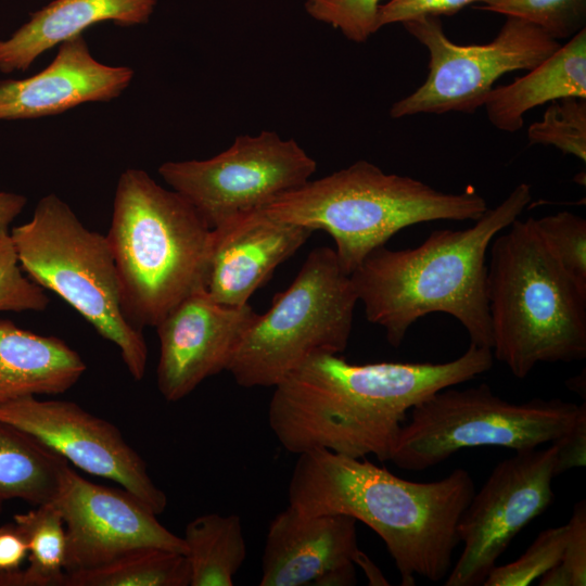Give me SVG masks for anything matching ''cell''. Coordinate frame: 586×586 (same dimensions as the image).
Segmentation results:
<instances>
[{
    "label": "cell",
    "mask_w": 586,
    "mask_h": 586,
    "mask_svg": "<svg viewBox=\"0 0 586 586\" xmlns=\"http://www.w3.org/2000/svg\"><path fill=\"white\" fill-rule=\"evenodd\" d=\"M494 364L474 344L446 362L351 364L320 353L273 386L269 426L291 454L326 449L388 461L408 410L434 393L470 381Z\"/></svg>",
    "instance_id": "6da1fadb"
},
{
    "label": "cell",
    "mask_w": 586,
    "mask_h": 586,
    "mask_svg": "<svg viewBox=\"0 0 586 586\" xmlns=\"http://www.w3.org/2000/svg\"><path fill=\"white\" fill-rule=\"evenodd\" d=\"M297 456L290 507L308 515L345 514L368 525L384 542L404 586L415 585L416 576L431 582L447 576L460 543L458 521L475 493L467 470L412 482L326 449Z\"/></svg>",
    "instance_id": "7a4b0ae2"
},
{
    "label": "cell",
    "mask_w": 586,
    "mask_h": 586,
    "mask_svg": "<svg viewBox=\"0 0 586 586\" xmlns=\"http://www.w3.org/2000/svg\"><path fill=\"white\" fill-rule=\"evenodd\" d=\"M531 200V187L520 183L469 228L434 230L413 249L372 251L349 275L367 320L399 347L416 321L444 313L462 324L471 344L492 349L486 253Z\"/></svg>",
    "instance_id": "3957f363"
},
{
    "label": "cell",
    "mask_w": 586,
    "mask_h": 586,
    "mask_svg": "<svg viewBox=\"0 0 586 586\" xmlns=\"http://www.w3.org/2000/svg\"><path fill=\"white\" fill-rule=\"evenodd\" d=\"M489 247L494 359L524 379L540 362L586 357V291L562 267L535 218H518Z\"/></svg>",
    "instance_id": "277c9868"
},
{
    "label": "cell",
    "mask_w": 586,
    "mask_h": 586,
    "mask_svg": "<svg viewBox=\"0 0 586 586\" xmlns=\"http://www.w3.org/2000/svg\"><path fill=\"white\" fill-rule=\"evenodd\" d=\"M105 237L123 311L136 329L155 328L182 300L205 289L212 229L187 199L145 170L120 174Z\"/></svg>",
    "instance_id": "5b68a950"
},
{
    "label": "cell",
    "mask_w": 586,
    "mask_h": 586,
    "mask_svg": "<svg viewBox=\"0 0 586 586\" xmlns=\"http://www.w3.org/2000/svg\"><path fill=\"white\" fill-rule=\"evenodd\" d=\"M487 209L471 186L445 193L421 180L386 174L365 160L310 179L256 208L277 221L324 230L348 275L404 228L434 220L474 221Z\"/></svg>",
    "instance_id": "8992f818"
},
{
    "label": "cell",
    "mask_w": 586,
    "mask_h": 586,
    "mask_svg": "<svg viewBox=\"0 0 586 586\" xmlns=\"http://www.w3.org/2000/svg\"><path fill=\"white\" fill-rule=\"evenodd\" d=\"M13 241L21 268L78 311L118 349L136 380L145 374L148 346L141 330L126 319L113 254L105 235L84 226L67 203L48 194L31 219L14 227Z\"/></svg>",
    "instance_id": "52a82bcc"
},
{
    "label": "cell",
    "mask_w": 586,
    "mask_h": 586,
    "mask_svg": "<svg viewBox=\"0 0 586 586\" xmlns=\"http://www.w3.org/2000/svg\"><path fill=\"white\" fill-rule=\"evenodd\" d=\"M358 302L334 249H314L290 286L256 316L228 372L243 387L276 386L316 354H341Z\"/></svg>",
    "instance_id": "ba28073f"
},
{
    "label": "cell",
    "mask_w": 586,
    "mask_h": 586,
    "mask_svg": "<svg viewBox=\"0 0 586 586\" xmlns=\"http://www.w3.org/2000/svg\"><path fill=\"white\" fill-rule=\"evenodd\" d=\"M410 410L388 459L408 471L426 470L464 448H538L562 438L586 418L585 403L534 398L513 404L485 383L443 388Z\"/></svg>",
    "instance_id": "9c48e42d"
},
{
    "label": "cell",
    "mask_w": 586,
    "mask_h": 586,
    "mask_svg": "<svg viewBox=\"0 0 586 586\" xmlns=\"http://www.w3.org/2000/svg\"><path fill=\"white\" fill-rule=\"evenodd\" d=\"M403 25L428 49L429 75L418 89L391 106L392 118L422 113H473L483 106L499 77L534 68L561 46L535 25L511 16H507L498 35L484 44L453 42L437 16Z\"/></svg>",
    "instance_id": "30bf717a"
},
{
    "label": "cell",
    "mask_w": 586,
    "mask_h": 586,
    "mask_svg": "<svg viewBox=\"0 0 586 586\" xmlns=\"http://www.w3.org/2000/svg\"><path fill=\"white\" fill-rule=\"evenodd\" d=\"M316 169V161L296 140L263 130L235 137L207 160L165 162L158 174L214 229L298 188Z\"/></svg>",
    "instance_id": "8fae6325"
},
{
    "label": "cell",
    "mask_w": 586,
    "mask_h": 586,
    "mask_svg": "<svg viewBox=\"0 0 586 586\" xmlns=\"http://www.w3.org/2000/svg\"><path fill=\"white\" fill-rule=\"evenodd\" d=\"M557 450L553 442L497 463L458 521L463 549L445 586L483 585L514 537L551 505Z\"/></svg>",
    "instance_id": "7c38bea8"
},
{
    "label": "cell",
    "mask_w": 586,
    "mask_h": 586,
    "mask_svg": "<svg viewBox=\"0 0 586 586\" xmlns=\"http://www.w3.org/2000/svg\"><path fill=\"white\" fill-rule=\"evenodd\" d=\"M0 421L36 437L68 463L122 486L158 515L166 494L153 482L142 457L113 423L68 400L28 396L0 405Z\"/></svg>",
    "instance_id": "4fadbf2b"
},
{
    "label": "cell",
    "mask_w": 586,
    "mask_h": 586,
    "mask_svg": "<svg viewBox=\"0 0 586 586\" xmlns=\"http://www.w3.org/2000/svg\"><path fill=\"white\" fill-rule=\"evenodd\" d=\"M66 531V574L106 564L141 548L186 555L182 537L166 528L128 492L92 483L69 464L56 498Z\"/></svg>",
    "instance_id": "5bb4252c"
},
{
    "label": "cell",
    "mask_w": 586,
    "mask_h": 586,
    "mask_svg": "<svg viewBox=\"0 0 586 586\" xmlns=\"http://www.w3.org/2000/svg\"><path fill=\"white\" fill-rule=\"evenodd\" d=\"M257 313L247 303L226 306L199 290L175 306L156 326L160 357L157 388L178 402L205 379L227 371Z\"/></svg>",
    "instance_id": "9a60e30c"
},
{
    "label": "cell",
    "mask_w": 586,
    "mask_h": 586,
    "mask_svg": "<svg viewBox=\"0 0 586 586\" xmlns=\"http://www.w3.org/2000/svg\"><path fill=\"white\" fill-rule=\"evenodd\" d=\"M357 521L345 514L308 515L288 507L270 522L260 586L353 585Z\"/></svg>",
    "instance_id": "2e32d148"
},
{
    "label": "cell",
    "mask_w": 586,
    "mask_h": 586,
    "mask_svg": "<svg viewBox=\"0 0 586 586\" xmlns=\"http://www.w3.org/2000/svg\"><path fill=\"white\" fill-rule=\"evenodd\" d=\"M315 231L249 211L212 229L205 291L226 306L247 304Z\"/></svg>",
    "instance_id": "e0dca14e"
},
{
    "label": "cell",
    "mask_w": 586,
    "mask_h": 586,
    "mask_svg": "<svg viewBox=\"0 0 586 586\" xmlns=\"http://www.w3.org/2000/svg\"><path fill=\"white\" fill-rule=\"evenodd\" d=\"M133 69L99 62L82 35L59 46L52 62L24 79L0 81V120L58 115L78 105L109 102L130 85Z\"/></svg>",
    "instance_id": "ac0fdd59"
},
{
    "label": "cell",
    "mask_w": 586,
    "mask_h": 586,
    "mask_svg": "<svg viewBox=\"0 0 586 586\" xmlns=\"http://www.w3.org/2000/svg\"><path fill=\"white\" fill-rule=\"evenodd\" d=\"M156 4L157 0H53L31 13L9 38L0 39V72H24L46 51L98 23L145 24Z\"/></svg>",
    "instance_id": "d6986e66"
},
{
    "label": "cell",
    "mask_w": 586,
    "mask_h": 586,
    "mask_svg": "<svg viewBox=\"0 0 586 586\" xmlns=\"http://www.w3.org/2000/svg\"><path fill=\"white\" fill-rule=\"evenodd\" d=\"M86 370L81 356L63 340L0 320V405L28 396L63 394Z\"/></svg>",
    "instance_id": "ffe728a7"
},
{
    "label": "cell",
    "mask_w": 586,
    "mask_h": 586,
    "mask_svg": "<svg viewBox=\"0 0 586 586\" xmlns=\"http://www.w3.org/2000/svg\"><path fill=\"white\" fill-rule=\"evenodd\" d=\"M566 97L586 98V28L526 75L493 88L483 106L495 128L515 132L526 112Z\"/></svg>",
    "instance_id": "44dd1931"
},
{
    "label": "cell",
    "mask_w": 586,
    "mask_h": 586,
    "mask_svg": "<svg viewBox=\"0 0 586 586\" xmlns=\"http://www.w3.org/2000/svg\"><path fill=\"white\" fill-rule=\"evenodd\" d=\"M68 464L33 435L0 421V501H54Z\"/></svg>",
    "instance_id": "7402d4cb"
},
{
    "label": "cell",
    "mask_w": 586,
    "mask_h": 586,
    "mask_svg": "<svg viewBox=\"0 0 586 586\" xmlns=\"http://www.w3.org/2000/svg\"><path fill=\"white\" fill-rule=\"evenodd\" d=\"M182 539L190 586H232L246 558L242 522L237 514L207 513L190 521Z\"/></svg>",
    "instance_id": "603a6c76"
},
{
    "label": "cell",
    "mask_w": 586,
    "mask_h": 586,
    "mask_svg": "<svg viewBox=\"0 0 586 586\" xmlns=\"http://www.w3.org/2000/svg\"><path fill=\"white\" fill-rule=\"evenodd\" d=\"M65 586H190V569L183 553L149 547L68 573Z\"/></svg>",
    "instance_id": "cb8c5ba5"
},
{
    "label": "cell",
    "mask_w": 586,
    "mask_h": 586,
    "mask_svg": "<svg viewBox=\"0 0 586 586\" xmlns=\"http://www.w3.org/2000/svg\"><path fill=\"white\" fill-rule=\"evenodd\" d=\"M28 549L25 574L29 586H65L66 531L55 504L35 506L14 515Z\"/></svg>",
    "instance_id": "d4e9b609"
},
{
    "label": "cell",
    "mask_w": 586,
    "mask_h": 586,
    "mask_svg": "<svg viewBox=\"0 0 586 586\" xmlns=\"http://www.w3.org/2000/svg\"><path fill=\"white\" fill-rule=\"evenodd\" d=\"M530 144L552 145L586 162V98L552 101L539 122L527 129Z\"/></svg>",
    "instance_id": "484cf974"
},
{
    "label": "cell",
    "mask_w": 586,
    "mask_h": 586,
    "mask_svg": "<svg viewBox=\"0 0 586 586\" xmlns=\"http://www.w3.org/2000/svg\"><path fill=\"white\" fill-rule=\"evenodd\" d=\"M481 10L524 20L557 41L586 25V0H499Z\"/></svg>",
    "instance_id": "4316f807"
},
{
    "label": "cell",
    "mask_w": 586,
    "mask_h": 586,
    "mask_svg": "<svg viewBox=\"0 0 586 586\" xmlns=\"http://www.w3.org/2000/svg\"><path fill=\"white\" fill-rule=\"evenodd\" d=\"M566 524L542 531L514 561L495 565L484 586H527L557 565L566 542Z\"/></svg>",
    "instance_id": "83f0119b"
},
{
    "label": "cell",
    "mask_w": 586,
    "mask_h": 586,
    "mask_svg": "<svg viewBox=\"0 0 586 586\" xmlns=\"http://www.w3.org/2000/svg\"><path fill=\"white\" fill-rule=\"evenodd\" d=\"M536 225L562 267L586 291L585 218L563 211L536 219Z\"/></svg>",
    "instance_id": "f1b7e54d"
},
{
    "label": "cell",
    "mask_w": 586,
    "mask_h": 586,
    "mask_svg": "<svg viewBox=\"0 0 586 586\" xmlns=\"http://www.w3.org/2000/svg\"><path fill=\"white\" fill-rule=\"evenodd\" d=\"M382 0H306L304 8L314 20L340 30L354 42L367 41L378 27Z\"/></svg>",
    "instance_id": "f546056e"
},
{
    "label": "cell",
    "mask_w": 586,
    "mask_h": 586,
    "mask_svg": "<svg viewBox=\"0 0 586 586\" xmlns=\"http://www.w3.org/2000/svg\"><path fill=\"white\" fill-rule=\"evenodd\" d=\"M49 303L44 289L23 276L10 233L0 235V311H42Z\"/></svg>",
    "instance_id": "4dcf8cb0"
},
{
    "label": "cell",
    "mask_w": 586,
    "mask_h": 586,
    "mask_svg": "<svg viewBox=\"0 0 586 586\" xmlns=\"http://www.w3.org/2000/svg\"><path fill=\"white\" fill-rule=\"evenodd\" d=\"M568 535L560 562L539 579L540 586L586 585V502L575 504L566 523Z\"/></svg>",
    "instance_id": "1f68e13d"
},
{
    "label": "cell",
    "mask_w": 586,
    "mask_h": 586,
    "mask_svg": "<svg viewBox=\"0 0 586 586\" xmlns=\"http://www.w3.org/2000/svg\"><path fill=\"white\" fill-rule=\"evenodd\" d=\"M499 0H388L378 9L379 29L391 24L424 17L453 15L473 3L476 9L496 4Z\"/></svg>",
    "instance_id": "d6a6232c"
},
{
    "label": "cell",
    "mask_w": 586,
    "mask_h": 586,
    "mask_svg": "<svg viewBox=\"0 0 586 586\" xmlns=\"http://www.w3.org/2000/svg\"><path fill=\"white\" fill-rule=\"evenodd\" d=\"M557 476L573 468L585 467L586 462V418L565 436L556 442Z\"/></svg>",
    "instance_id": "836d02e7"
},
{
    "label": "cell",
    "mask_w": 586,
    "mask_h": 586,
    "mask_svg": "<svg viewBox=\"0 0 586 586\" xmlns=\"http://www.w3.org/2000/svg\"><path fill=\"white\" fill-rule=\"evenodd\" d=\"M28 549L15 522L0 526V573L17 572L27 559Z\"/></svg>",
    "instance_id": "e575fe53"
},
{
    "label": "cell",
    "mask_w": 586,
    "mask_h": 586,
    "mask_svg": "<svg viewBox=\"0 0 586 586\" xmlns=\"http://www.w3.org/2000/svg\"><path fill=\"white\" fill-rule=\"evenodd\" d=\"M27 203L26 196L0 192V235L9 234L11 222L21 214Z\"/></svg>",
    "instance_id": "d590c367"
},
{
    "label": "cell",
    "mask_w": 586,
    "mask_h": 586,
    "mask_svg": "<svg viewBox=\"0 0 586 586\" xmlns=\"http://www.w3.org/2000/svg\"><path fill=\"white\" fill-rule=\"evenodd\" d=\"M356 564L364 569L371 585H388L387 581L383 577L380 570L362 551H360V553L358 555Z\"/></svg>",
    "instance_id": "8d00e7d4"
},
{
    "label": "cell",
    "mask_w": 586,
    "mask_h": 586,
    "mask_svg": "<svg viewBox=\"0 0 586 586\" xmlns=\"http://www.w3.org/2000/svg\"><path fill=\"white\" fill-rule=\"evenodd\" d=\"M0 586H29L25 570L13 573H0Z\"/></svg>",
    "instance_id": "74e56055"
},
{
    "label": "cell",
    "mask_w": 586,
    "mask_h": 586,
    "mask_svg": "<svg viewBox=\"0 0 586 586\" xmlns=\"http://www.w3.org/2000/svg\"><path fill=\"white\" fill-rule=\"evenodd\" d=\"M3 502L0 501V511L2 510Z\"/></svg>",
    "instance_id": "f35d334b"
}]
</instances>
